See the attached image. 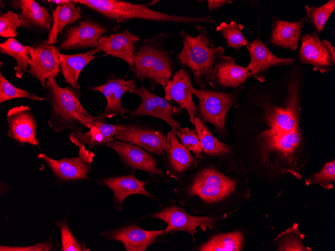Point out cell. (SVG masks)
Returning a JSON list of instances; mask_svg holds the SVG:
<instances>
[{
	"label": "cell",
	"mask_w": 335,
	"mask_h": 251,
	"mask_svg": "<svg viewBox=\"0 0 335 251\" xmlns=\"http://www.w3.org/2000/svg\"><path fill=\"white\" fill-rule=\"evenodd\" d=\"M335 10V1L330 0L320 7L305 6L307 18L309 20L317 34H320L325 25Z\"/></svg>",
	"instance_id": "cell-33"
},
{
	"label": "cell",
	"mask_w": 335,
	"mask_h": 251,
	"mask_svg": "<svg viewBox=\"0 0 335 251\" xmlns=\"http://www.w3.org/2000/svg\"><path fill=\"white\" fill-rule=\"evenodd\" d=\"M308 23L306 16L295 22L285 21L277 17L272 20L271 32L266 45L295 51L298 47L301 32Z\"/></svg>",
	"instance_id": "cell-25"
},
{
	"label": "cell",
	"mask_w": 335,
	"mask_h": 251,
	"mask_svg": "<svg viewBox=\"0 0 335 251\" xmlns=\"http://www.w3.org/2000/svg\"><path fill=\"white\" fill-rule=\"evenodd\" d=\"M301 46L298 53L300 63L313 66L314 71L328 73L335 68L334 47L329 41L321 40L313 32L303 35L300 38Z\"/></svg>",
	"instance_id": "cell-11"
},
{
	"label": "cell",
	"mask_w": 335,
	"mask_h": 251,
	"mask_svg": "<svg viewBox=\"0 0 335 251\" xmlns=\"http://www.w3.org/2000/svg\"><path fill=\"white\" fill-rule=\"evenodd\" d=\"M94 154L85 147H79L78 156L72 158L53 159L45 153L38 157L46 163L57 181L62 182L88 180L91 171Z\"/></svg>",
	"instance_id": "cell-10"
},
{
	"label": "cell",
	"mask_w": 335,
	"mask_h": 251,
	"mask_svg": "<svg viewBox=\"0 0 335 251\" xmlns=\"http://www.w3.org/2000/svg\"><path fill=\"white\" fill-rule=\"evenodd\" d=\"M217 159L204 155L197 166L178 180L175 194L179 203L195 213L214 216L227 207L240 183L225 174ZM243 174V173H242Z\"/></svg>",
	"instance_id": "cell-2"
},
{
	"label": "cell",
	"mask_w": 335,
	"mask_h": 251,
	"mask_svg": "<svg viewBox=\"0 0 335 251\" xmlns=\"http://www.w3.org/2000/svg\"><path fill=\"white\" fill-rule=\"evenodd\" d=\"M96 182L112 191L114 208L119 211L122 210L125 199L130 195L141 194L152 199H157L145 189V185L147 183L137 179L134 172L126 175L103 177L97 179Z\"/></svg>",
	"instance_id": "cell-24"
},
{
	"label": "cell",
	"mask_w": 335,
	"mask_h": 251,
	"mask_svg": "<svg viewBox=\"0 0 335 251\" xmlns=\"http://www.w3.org/2000/svg\"><path fill=\"white\" fill-rule=\"evenodd\" d=\"M0 53L13 58L17 65L15 67V76L21 79L27 72L31 62V54L25 46L15 38H8L0 44Z\"/></svg>",
	"instance_id": "cell-31"
},
{
	"label": "cell",
	"mask_w": 335,
	"mask_h": 251,
	"mask_svg": "<svg viewBox=\"0 0 335 251\" xmlns=\"http://www.w3.org/2000/svg\"><path fill=\"white\" fill-rule=\"evenodd\" d=\"M52 245L51 243L45 241L43 243H38L35 245L27 247L18 246H7L1 245V251H37V250H53Z\"/></svg>",
	"instance_id": "cell-42"
},
{
	"label": "cell",
	"mask_w": 335,
	"mask_h": 251,
	"mask_svg": "<svg viewBox=\"0 0 335 251\" xmlns=\"http://www.w3.org/2000/svg\"><path fill=\"white\" fill-rule=\"evenodd\" d=\"M97 128L109 142L114 140L119 125L109 124L95 120L93 127Z\"/></svg>",
	"instance_id": "cell-41"
},
{
	"label": "cell",
	"mask_w": 335,
	"mask_h": 251,
	"mask_svg": "<svg viewBox=\"0 0 335 251\" xmlns=\"http://www.w3.org/2000/svg\"><path fill=\"white\" fill-rule=\"evenodd\" d=\"M163 34L147 40L134 53V73L140 81L145 79L163 87L174 75L173 62L170 52L162 46Z\"/></svg>",
	"instance_id": "cell-7"
},
{
	"label": "cell",
	"mask_w": 335,
	"mask_h": 251,
	"mask_svg": "<svg viewBox=\"0 0 335 251\" xmlns=\"http://www.w3.org/2000/svg\"><path fill=\"white\" fill-rule=\"evenodd\" d=\"M100 234L108 240L122 243L126 251H145L159 237L165 234L164 229L147 230L130 222L104 230Z\"/></svg>",
	"instance_id": "cell-14"
},
{
	"label": "cell",
	"mask_w": 335,
	"mask_h": 251,
	"mask_svg": "<svg viewBox=\"0 0 335 251\" xmlns=\"http://www.w3.org/2000/svg\"><path fill=\"white\" fill-rule=\"evenodd\" d=\"M8 5L14 9H20L18 15L23 29L49 32L51 30L52 16L38 2L34 0H12Z\"/></svg>",
	"instance_id": "cell-26"
},
{
	"label": "cell",
	"mask_w": 335,
	"mask_h": 251,
	"mask_svg": "<svg viewBox=\"0 0 335 251\" xmlns=\"http://www.w3.org/2000/svg\"><path fill=\"white\" fill-rule=\"evenodd\" d=\"M100 51L102 49L99 46L85 53L60 55V68L65 82L78 97L81 95L78 83L79 75L83 68L96 58L94 55Z\"/></svg>",
	"instance_id": "cell-28"
},
{
	"label": "cell",
	"mask_w": 335,
	"mask_h": 251,
	"mask_svg": "<svg viewBox=\"0 0 335 251\" xmlns=\"http://www.w3.org/2000/svg\"><path fill=\"white\" fill-rule=\"evenodd\" d=\"M133 93L139 96L141 103L131 112V116H152L163 120L177 131H182L184 130V128L174 118V116L183 112V109L180 107L170 104L164 97L153 93L143 86L136 87Z\"/></svg>",
	"instance_id": "cell-13"
},
{
	"label": "cell",
	"mask_w": 335,
	"mask_h": 251,
	"mask_svg": "<svg viewBox=\"0 0 335 251\" xmlns=\"http://www.w3.org/2000/svg\"><path fill=\"white\" fill-rule=\"evenodd\" d=\"M47 2H48V3L56 4L58 6V5H63V4H67L69 2H70V1H69H69H66V0H59V1L51 0V1H49V0H48Z\"/></svg>",
	"instance_id": "cell-44"
},
{
	"label": "cell",
	"mask_w": 335,
	"mask_h": 251,
	"mask_svg": "<svg viewBox=\"0 0 335 251\" xmlns=\"http://www.w3.org/2000/svg\"><path fill=\"white\" fill-rule=\"evenodd\" d=\"M194 125L205 155L216 158L226 173L240 174L249 172L235 148L216 138L199 117L195 118Z\"/></svg>",
	"instance_id": "cell-9"
},
{
	"label": "cell",
	"mask_w": 335,
	"mask_h": 251,
	"mask_svg": "<svg viewBox=\"0 0 335 251\" xmlns=\"http://www.w3.org/2000/svg\"><path fill=\"white\" fill-rule=\"evenodd\" d=\"M70 140L72 143L79 147H85L87 145L90 148L102 146L108 143L99 130L92 127L89 130L85 133L79 131H73L69 136Z\"/></svg>",
	"instance_id": "cell-34"
},
{
	"label": "cell",
	"mask_w": 335,
	"mask_h": 251,
	"mask_svg": "<svg viewBox=\"0 0 335 251\" xmlns=\"http://www.w3.org/2000/svg\"><path fill=\"white\" fill-rule=\"evenodd\" d=\"M0 3H1V5H1V7H4L5 6V4L4 3L3 4V2H2V1H1V2H0Z\"/></svg>",
	"instance_id": "cell-45"
},
{
	"label": "cell",
	"mask_w": 335,
	"mask_h": 251,
	"mask_svg": "<svg viewBox=\"0 0 335 251\" xmlns=\"http://www.w3.org/2000/svg\"><path fill=\"white\" fill-rule=\"evenodd\" d=\"M251 77L247 67L237 64L234 58L224 55L218 57L214 64L209 81L213 89L225 90L243 85Z\"/></svg>",
	"instance_id": "cell-19"
},
{
	"label": "cell",
	"mask_w": 335,
	"mask_h": 251,
	"mask_svg": "<svg viewBox=\"0 0 335 251\" xmlns=\"http://www.w3.org/2000/svg\"><path fill=\"white\" fill-rule=\"evenodd\" d=\"M177 130L172 128L166 134L169 140V150L165 156L166 175L177 181L195 168L198 161L181 143L177 136Z\"/></svg>",
	"instance_id": "cell-23"
},
{
	"label": "cell",
	"mask_w": 335,
	"mask_h": 251,
	"mask_svg": "<svg viewBox=\"0 0 335 251\" xmlns=\"http://www.w3.org/2000/svg\"><path fill=\"white\" fill-rule=\"evenodd\" d=\"M198 31L196 37L184 31L179 33L183 46L177 58L183 66L192 72L195 83L201 89H206L216 59L223 55L225 48L216 47L209 36L206 26L194 27Z\"/></svg>",
	"instance_id": "cell-4"
},
{
	"label": "cell",
	"mask_w": 335,
	"mask_h": 251,
	"mask_svg": "<svg viewBox=\"0 0 335 251\" xmlns=\"http://www.w3.org/2000/svg\"><path fill=\"white\" fill-rule=\"evenodd\" d=\"M244 88L241 85L230 92L209 89L193 90V94L198 99L197 116L205 124H212L215 132L222 140H227L229 137L226 127L228 113L231 108L236 109L239 106L238 96Z\"/></svg>",
	"instance_id": "cell-6"
},
{
	"label": "cell",
	"mask_w": 335,
	"mask_h": 251,
	"mask_svg": "<svg viewBox=\"0 0 335 251\" xmlns=\"http://www.w3.org/2000/svg\"><path fill=\"white\" fill-rule=\"evenodd\" d=\"M250 61L247 66L251 77L261 83L265 82L269 70L273 67L292 65L294 58H283L275 56L261 40L259 29L257 38L246 45Z\"/></svg>",
	"instance_id": "cell-20"
},
{
	"label": "cell",
	"mask_w": 335,
	"mask_h": 251,
	"mask_svg": "<svg viewBox=\"0 0 335 251\" xmlns=\"http://www.w3.org/2000/svg\"><path fill=\"white\" fill-rule=\"evenodd\" d=\"M140 38L128 30L121 33L111 34L109 36H102L99 39V46L106 54L120 58L126 62L130 69H134V44Z\"/></svg>",
	"instance_id": "cell-27"
},
{
	"label": "cell",
	"mask_w": 335,
	"mask_h": 251,
	"mask_svg": "<svg viewBox=\"0 0 335 251\" xmlns=\"http://www.w3.org/2000/svg\"><path fill=\"white\" fill-rule=\"evenodd\" d=\"M22 27L19 15L8 11L0 14V36L4 38H16L17 29Z\"/></svg>",
	"instance_id": "cell-40"
},
{
	"label": "cell",
	"mask_w": 335,
	"mask_h": 251,
	"mask_svg": "<svg viewBox=\"0 0 335 251\" xmlns=\"http://www.w3.org/2000/svg\"><path fill=\"white\" fill-rule=\"evenodd\" d=\"M107 32L100 24L86 19L69 27L58 46L59 51L99 47V39Z\"/></svg>",
	"instance_id": "cell-21"
},
{
	"label": "cell",
	"mask_w": 335,
	"mask_h": 251,
	"mask_svg": "<svg viewBox=\"0 0 335 251\" xmlns=\"http://www.w3.org/2000/svg\"><path fill=\"white\" fill-rule=\"evenodd\" d=\"M176 134L181 144L194 154L197 159L204 155L203 147L195 130H190L186 127L184 128L182 131H177Z\"/></svg>",
	"instance_id": "cell-39"
},
{
	"label": "cell",
	"mask_w": 335,
	"mask_h": 251,
	"mask_svg": "<svg viewBox=\"0 0 335 251\" xmlns=\"http://www.w3.org/2000/svg\"><path fill=\"white\" fill-rule=\"evenodd\" d=\"M190 72L182 68L176 72L172 79L163 87L164 98L167 101L173 100L180 107L185 110L192 125L197 116V106L193 100V90Z\"/></svg>",
	"instance_id": "cell-22"
},
{
	"label": "cell",
	"mask_w": 335,
	"mask_h": 251,
	"mask_svg": "<svg viewBox=\"0 0 335 251\" xmlns=\"http://www.w3.org/2000/svg\"><path fill=\"white\" fill-rule=\"evenodd\" d=\"M335 181V160L326 162L321 170L307 177L305 180V184L309 186L312 184L317 183L327 189L333 188V183Z\"/></svg>",
	"instance_id": "cell-38"
},
{
	"label": "cell",
	"mask_w": 335,
	"mask_h": 251,
	"mask_svg": "<svg viewBox=\"0 0 335 251\" xmlns=\"http://www.w3.org/2000/svg\"><path fill=\"white\" fill-rule=\"evenodd\" d=\"M208 9L210 12L218 11L223 7L233 2L231 0H207Z\"/></svg>",
	"instance_id": "cell-43"
},
{
	"label": "cell",
	"mask_w": 335,
	"mask_h": 251,
	"mask_svg": "<svg viewBox=\"0 0 335 251\" xmlns=\"http://www.w3.org/2000/svg\"><path fill=\"white\" fill-rule=\"evenodd\" d=\"M73 1L61 5H58L52 11L53 23L47 40L49 44L54 45L57 42L58 36L62 33L64 28L72 24L82 17L79 7Z\"/></svg>",
	"instance_id": "cell-29"
},
{
	"label": "cell",
	"mask_w": 335,
	"mask_h": 251,
	"mask_svg": "<svg viewBox=\"0 0 335 251\" xmlns=\"http://www.w3.org/2000/svg\"><path fill=\"white\" fill-rule=\"evenodd\" d=\"M243 234L239 230L210 233L207 240L195 248L198 251H240L243 249Z\"/></svg>",
	"instance_id": "cell-30"
},
{
	"label": "cell",
	"mask_w": 335,
	"mask_h": 251,
	"mask_svg": "<svg viewBox=\"0 0 335 251\" xmlns=\"http://www.w3.org/2000/svg\"><path fill=\"white\" fill-rule=\"evenodd\" d=\"M303 236L299 232L297 224H295L292 228L287 229L277 237L278 250H307L301 243Z\"/></svg>",
	"instance_id": "cell-37"
},
{
	"label": "cell",
	"mask_w": 335,
	"mask_h": 251,
	"mask_svg": "<svg viewBox=\"0 0 335 251\" xmlns=\"http://www.w3.org/2000/svg\"><path fill=\"white\" fill-rule=\"evenodd\" d=\"M118 154L127 166L143 171L153 178L168 182V176L157 167V162L152 155L142 148L130 143L114 140L106 144Z\"/></svg>",
	"instance_id": "cell-16"
},
{
	"label": "cell",
	"mask_w": 335,
	"mask_h": 251,
	"mask_svg": "<svg viewBox=\"0 0 335 251\" xmlns=\"http://www.w3.org/2000/svg\"><path fill=\"white\" fill-rule=\"evenodd\" d=\"M61 237V251H89L84 242L79 241L70 230L67 219H58L55 222Z\"/></svg>",
	"instance_id": "cell-36"
},
{
	"label": "cell",
	"mask_w": 335,
	"mask_h": 251,
	"mask_svg": "<svg viewBox=\"0 0 335 251\" xmlns=\"http://www.w3.org/2000/svg\"><path fill=\"white\" fill-rule=\"evenodd\" d=\"M115 140L130 143L158 156L165 157L169 147L167 135L153 129L119 124Z\"/></svg>",
	"instance_id": "cell-15"
},
{
	"label": "cell",
	"mask_w": 335,
	"mask_h": 251,
	"mask_svg": "<svg viewBox=\"0 0 335 251\" xmlns=\"http://www.w3.org/2000/svg\"><path fill=\"white\" fill-rule=\"evenodd\" d=\"M26 46L31 58L27 72L40 81L44 87L48 79L59 76L60 51L54 45L49 44L46 39Z\"/></svg>",
	"instance_id": "cell-12"
},
{
	"label": "cell",
	"mask_w": 335,
	"mask_h": 251,
	"mask_svg": "<svg viewBox=\"0 0 335 251\" xmlns=\"http://www.w3.org/2000/svg\"><path fill=\"white\" fill-rule=\"evenodd\" d=\"M44 88V96L50 105L48 124L59 133L65 130L82 131L90 129L96 118L82 106L78 97L67 87H61L55 78L48 79Z\"/></svg>",
	"instance_id": "cell-3"
},
{
	"label": "cell",
	"mask_w": 335,
	"mask_h": 251,
	"mask_svg": "<svg viewBox=\"0 0 335 251\" xmlns=\"http://www.w3.org/2000/svg\"><path fill=\"white\" fill-rule=\"evenodd\" d=\"M243 28V25L238 24L236 21H231L229 23H221L216 27V31L225 40L228 48L231 47L238 51L248 44L242 33Z\"/></svg>",
	"instance_id": "cell-32"
},
{
	"label": "cell",
	"mask_w": 335,
	"mask_h": 251,
	"mask_svg": "<svg viewBox=\"0 0 335 251\" xmlns=\"http://www.w3.org/2000/svg\"><path fill=\"white\" fill-rule=\"evenodd\" d=\"M226 212L222 211L214 216L192 215L188 213L184 207L179 206L174 199H170L166 204L160 206L157 210L142 216L141 219H160L166 223V226L164 229L165 234L185 231L188 232L195 241L198 228H200L204 232L207 229L212 230L217 228L221 220L226 217Z\"/></svg>",
	"instance_id": "cell-8"
},
{
	"label": "cell",
	"mask_w": 335,
	"mask_h": 251,
	"mask_svg": "<svg viewBox=\"0 0 335 251\" xmlns=\"http://www.w3.org/2000/svg\"><path fill=\"white\" fill-rule=\"evenodd\" d=\"M73 2L95 11L108 19L120 22L138 19L194 27L202 24L216 23L214 18L208 15L199 17L177 16L153 10L143 5L119 0H73Z\"/></svg>",
	"instance_id": "cell-5"
},
{
	"label": "cell",
	"mask_w": 335,
	"mask_h": 251,
	"mask_svg": "<svg viewBox=\"0 0 335 251\" xmlns=\"http://www.w3.org/2000/svg\"><path fill=\"white\" fill-rule=\"evenodd\" d=\"M136 88L133 80H125L118 78H109L103 85L89 87V90L101 93L106 99V107L96 116V120L105 123L114 116H122L128 113V111L121 105V99L125 93H133Z\"/></svg>",
	"instance_id": "cell-18"
},
{
	"label": "cell",
	"mask_w": 335,
	"mask_h": 251,
	"mask_svg": "<svg viewBox=\"0 0 335 251\" xmlns=\"http://www.w3.org/2000/svg\"><path fill=\"white\" fill-rule=\"evenodd\" d=\"M304 70L292 66L267 84L247 83L244 100L235 109L230 130L244 165L259 160L273 145L304 127L302 121Z\"/></svg>",
	"instance_id": "cell-1"
},
{
	"label": "cell",
	"mask_w": 335,
	"mask_h": 251,
	"mask_svg": "<svg viewBox=\"0 0 335 251\" xmlns=\"http://www.w3.org/2000/svg\"><path fill=\"white\" fill-rule=\"evenodd\" d=\"M6 119L9 127L7 132L11 138L21 144L38 146V126L30 107L20 105L12 108L7 112Z\"/></svg>",
	"instance_id": "cell-17"
},
{
	"label": "cell",
	"mask_w": 335,
	"mask_h": 251,
	"mask_svg": "<svg viewBox=\"0 0 335 251\" xmlns=\"http://www.w3.org/2000/svg\"><path fill=\"white\" fill-rule=\"evenodd\" d=\"M26 98L32 100L46 101L43 97H39L35 93L29 92L16 87L12 84L1 73H0V103L7 101L17 99Z\"/></svg>",
	"instance_id": "cell-35"
}]
</instances>
